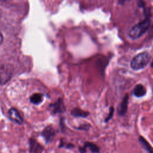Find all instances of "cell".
I'll list each match as a JSON object with an SVG mask.
<instances>
[{"mask_svg": "<svg viewBox=\"0 0 153 153\" xmlns=\"http://www.w3.org/2000/svg\"><path fill=\"white\" fill-rule=\"evenodd\" d=\"M29 142V153H42L44 147L36 139L30 137L28 140Z\"/></svg>", "mask_w": 153, "mask_h": 153, "instance_id": "8992f818", "label": "cell"}, {"mask_svg": "<svg viewBox=\"0 0 153 153\" xmlns=\"http://www.w3.org/2000/svg\"><path fill=\"white\" fill-rule=\"evenodd\" d=\"M75 147V145L72 143H65L64 145V148L68 149H73Z\"/></svg>", "mask_w": 153, "mask_h": 153, "instance_id": "2e32d148", "label": "cell"}, {"mask_svg": "<svg viewBox=\"0 0 153 153\" xmlns=\"http://www.w3.org/2000/svg\"><path fill=\"white\" fill-rule=\"evenodd\" d=\"M78 151L79 153H86L87 149H85L84 146H79L78 147Z\"/></svg>", "mask_w": 153, "mask_h": 153, "instance_id": "e0dca14e", "label": "cell"}, {"mask_svg": "<svg viewBox=\"0 0 153 153\" xmlns=\"http://www.w3.org/2000/svg\"><path fill=\"white\" fill-rule=\"evenodd\" d=\"M71 115L74 117H81L85 118L90 115V112L79 108H74L71 111Z\"/></svg>", "mask_w": 153, "mask_h": 153, "instance_id": "ba28073f", "label": "cell"}, {"mask_svg": "<svg viewBox=\"0 0 153 153\" xmlns=\"http://www.w3.org/2000/svg\"><path fill=\"white\" fill-rule=\"evenodd\" d=\"M133 93L136 97H141L145 95L146 91L144 86L141 84H137L134 87Z\"/></svg>", "mask_w": 153, "mask_h": 153, "instance_id": "30bf717a", "label": "cell"}, {"mask_svg": "<svg viewBox=\"0 0 153 153\" xmlns=\"http://www.w3.org/2000/svg\"><path fill=\"white\" fill-rule=\"evenodd\" d=\"M151 21L149 19H145L142 22L134 25L129 31L128 35L133 39H136L141 36L149 27Z\"/></svg>", "mask_w": 153, "mask_h": 153, "instance_id": "6da1fadb", "label": "cell"}, {"mask_svg": "<svg viewBox=\"0 0 153 153\" xmlns=\"http://www.w3.org/2000/svg\"><path fill=\"white\" fill-rule=\"evenodd\" d=\"M91 127V125L90 124H80L78 127H75L76 130H84V131H88Z\"/></svg>", "mask_w": 153, "mask_h": 153, "instance_id": "5bb4252c", "label": "cell"}, {"mask_svg": "<svg viewBox=\"0 0 153 153\" xmlns=\"http://www.w3.org/2000/svg\"><path fill=\"white\" fill-rule=\"evenodd\" d=\"M7 113L8 118L11 121L19 125H22L23 123V118L16 108L14 107L10 108L8 110Z\"/></svg>", "mask_w": 153, "mask_h": 153, "instance_id": "5b68a950", "label": "cell"}, {"mask_svg": "<svg viewBox=\"0 0 153 153\" xmlns=\"http://www.w3.org/2000/svg\"><path fill=\"white\" fill-rule=\"evenodd\" d=\"M151 66H153V61H152V63H151Z\"/></svg>", "mask_w": 153, "mask_h": 153, "instance_id": "d6986e66", "label": "cell"}, {"mask_svg": "<svg viewBox=\"0 0 153 153\" xmlns=\"http://www.w3.org/2000/svg\"><path fill=\"white\" fill-rule=\"evenodd\" d=\"M126 1H127V0H118V2H119V4H123L125 3V2H126Z\"/></svg>", "mask_w": 153, "mask_h": 153, "instance_id": "ac0fdd59", "label": "cell"}, {"mask_svg": "<svg viewBox=\"0 0 153 153\" xmlns=\"http://www.w3.org/2000/svg\"><path fill=\"white\" fill-rule=\"evenodd\" d=\"M49 111L52 115L57 114H63L66 111V108L62 98H59L54 103L49 105Z\"/></svg>", "mask_w": 153, "mask_h": 153, "instance_id": "3957f363", "label": "cell"}, {"mask_svg": "<svg viewBox=\"0 0 153 153\" xmlns=\"http://www.w3.org/2000/svg\"><path fill=\"white\" fill-rule=\"evenodd\" d=\"M114 106H110L109 108V112H108V115L105 118V120H104V122L107 123L109 121H110L112 118L114 116Z\"/></svg>", "mask_w": 153, "mask_h": 153, "instance_id": "4fadbf2b", "label": "cell"}, {"mask_svg": "<svg viewBox=\"0 0 153 153\" xmlns=\"http://www.w3.org/2000/svg\"><path fill=\"white\" fill-rule=\"evenodd\" d=\"M139 140L141 144V145L143 146V148H145L149 153H153V148L152 147L149 145L148 142L142 136H139Z\"/></svg>", "mask_w": 153, "mask_h": 153, "instance_id": "7c38bea8", "label": "cell"}, {"mask_svg": "<svg viewBox=\"0 0 153 153\" xmlns=\"http://www.w3.org/2000/svg\"><path fill=\"white\" fill-rule=\"evenodd\" d=\"M43 99H44L43 94L39 93H33L29 97L30 102L35 105H40L43 102Z\"/></svg>", "mask_w": 153, "mask_h": 153, "instance_id": "9c48e42d", "label": "cell"}, {"mask_svg": "<svg viewBox=\"0 0 153 153\" xmlns=\"http://www.w3.org/2000/svg\"><path fill=\"white\" fill-rule=\"evenodd\" d=\"M85 149L88 148L92 153H99L100 148L94 143L91 142H85L83 146Z\"/></svg>", "mask_w": 153, "mask_h": 153, "instance_id": "8fae6325", "label": "cell"}, {"mask_svg": "<svg viewBox=\"0 0 153 153\" xmlns=\"http://www.w3.org/2000/svg\"><path fill=\"white\" fill-rule=\"evenodd\" d=\"M128 104V96L126 94L117 108V113L120 116H124L127 112Z\"/></svg>", "mask_w": 153, "mask_h": 153, "instance_id": "52a82bcc", "label": "cell"}, {"mask_svg": "<svg viewBox=\"0 0 153 153\" xmlns=\"http://www.w3.org/2000/svg\"><path fill=\"white\" fill-rule=\"evenodd\" d=\"M56 133L57 131L54 127L51 124H49L44 128L41 132V136L44 139L45 143L48 144L54 139Z\"/></svg>", "mask_w": 153, "mask_h": 153, "instance_id": "277c9868", "label": "cell"}, {"mask_svg": "<svg viewBox=\"0 0 153 153\" xmlns=\"http://www.w3.org/2000/svg\"><path fill=\"white\" fill-rule=\"evenodd\" d=\"M59 126H60V127L61 131L63 133L65 131V130H66L65 129V123H64V118L62 117L60 119Z\"/></svg>", "mask_w": 153, "mask_h": 153, "instance_id": "9a60e30c", "label": "cell"}, {"mask_svg": "<svg viewBox=\"0 0 153 153\" xmlns=\"http://www.w3.org/2000/svg\"><path fill=\"white\" fill-rule=\"evenodd\" d=\"M150 56L148 52L144 51L135 56L130 63L131 68L134 70H139L144 68L149 63Z\"/></svg>", "mask_w": 153, "mask_h": 153, "instance_id": "7a4b0ae2", "label": "cell"}]
</instances>
